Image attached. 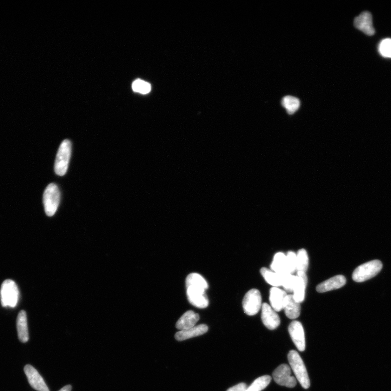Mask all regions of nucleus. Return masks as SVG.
Instances as JSON below:
<instances>
[{"mask_svg":"<svg viewBox=\"0 0 391 391\" xmlns=\"http://www.w3.org/2000/svg\"><path fill=\"white\" fill-rule=\"evenodd\" d=\"M288 360L290 367L301 386L305 389L309 388L310 381L307 368L300 354L295 350H291L288 354Z\"/></svg>","mask_w":391,"mask_h":391,"instance_id":"1","label":"nucleus"},{"mask_svg":"<svg viewBox=\"0 0 391 391\" xmlns=\"http://www.w3.org/2000/svg\"><path fill=\"white\" fill-rule=\"evenodd\" d=\"M382 268V263L378 260L364 263L354 270L353 280L357 283L365 282L378 274Z\"/></svg>","mask_w":391,"mask_h":391,"instance_id":"2","label":"nucleus"},{"mask_svg":"<svg viewBox=\"0 0 391 391\" xmlns=\"http://www.w3.org/2000/svg\"><path fill=\"white\" fill-rule=\"evenodd\" d=\"M61 193L57 185L54 183L50 184L46 187L44 195L43 203L45 213L47 216H54L60 203Z\"/></svg>","mask_w":391,"mask_h":391,"instance_id":"3","label":"nucleus"},{"mask_svg":"<svg viewBox=\"0 0 391 391\" xmlns=\"http://www.w3.org/2000/svg\"><path fill=\"white\" fill-rule=\"evenodd\" d=\"M1 302L3 307L15 308L19 300V291L16 283L11 280H6L2 284Z\"/></svg>","mask_w":391,"mask_h":391,"instance_id":"4","label":"nucleus"},{"mask_svg":"<svg viewBox=\"0 0 391 391\" xmlns=\"http://www.w3.org/2000/svg\"><path fill=\"white\" fill-rule=\"evenodd\" d=\"M71 154V143L64 141L59 147L55 164L56 174L59 176L65 175L67 172Z\"/></svg>","mask_w":391,"mask_h":391,"instance_id":"5","label":"nucleus"},{"mask_svg":"<svg viewBox=\"0 0 391 391\" xmlns=\"http://www.w3.org/2000/svg\"><path fill=\"white\" fill-rule=\"evenodd\" d=\"M262 298L260 291L251 289L245 295L242 301L244 312L248 316H254L262 307Z\"/></svg>","mask_w":391,"mask_h":391,"instance_id":"6","label":"nucleus"},{"mask_svg":"<svg viewBox=\"0 0 391 391\" xmlns=\"http://www.w3.org/2000/svg\"><path fill=\"white\" fill-rule=\"evenodd\" d=\"M205 291L206 290L199 287H187V297L190 303L198 308H207L209 302Z\"/></svg>","mask_w":391,"mask_h":391,"instance_id":"7","label":"nucleus"},{"mask_svg":"<svg viewBox=\"0 0 391 391\" xmlns=\"http://www.w3.org/2000/svg\"><path fill=\"white\" fill-rule=\"evenodd\" d=\"M291 374V368L288 364H282L275 369L273 377L278 385L293 388L296 385L297 381Z\"/></svg>","mask_w":391,"mask_h":391,"instance_id":"8","label":"nucleus"},{"mask_svg":"<svg viewBox=\"0 0 391 391\" xmlns=\"http://www.w3.org/2000/svg\"><path fill=\"white\" fill-rule=\"evenodd\" d=\"M288 330L291 339L298 350L304 352L306 349V339L302 323L294 321L290 324Z\"/></svg>","mask_w":391,"mask_h":391,"instance_id":"9","label":"nucleus"},{"mask_svg":"<svg viewBox=\"0 0 391 391\" xmlns=\"http://www.w3.org/2000/svg\"><path fill=\"white\" fill-rule=\"evenodd\" d=\"M262 308V320L265 326L270 330L279 327L281 320L276 311L268 303H263Z\"/></svg>","mask_w":391,"mask_h":391,"instance_id":"10","label":"nucleus"},{"mask_svg":"<svg viewBox=\"0 0 391 391\" xmlns=\"http://www.w3.org/2000/svg\"><path fill=\"white\" fill-rule=\"evenodd\" d=\"M24 372L33 388L38 391H50L42 376L34 367L27 364L24 367Z\"/></svg>","mask_w":391,"mask_h":391,"instance_id":"11","label":"nucleus"},{"mask_svg":"<svg viewBox=\"0 0 391 391\" xmlns=\"http://www.w3.org/2000/svg\"><path fill=\"white\" fill-rule=\"evenodd\" d=\"M354 24L357 29L361 31L367 35L372 36L375 33L372 17L369 12H363L358 17H356Z\"/></svg>","mask_w":391,"mask_h":391,"instance_id":"12","label":"nucleus"},{"mask_svg":"<svg viewBox=\"0 0 391 391\" xmlns=\"http://www.w3.org/2000/svg\"><path fill=\"white\" fill-rule=\"evenodd\" d=\"M346 284V277L342 275H337L318 285L316 290L319 293H326L341 288Z\"/></svg>","mask_w":391,"mask_h":391,"instance_id":"13","label":"nucleus"},{"mask_svg":"<svg viewBox=\"0 0 391 391\" xmlns=\"http://www.w3.org/2000/svg\"><path fill=\"white\" fill-rule=\"evenodd\" d=\"M301 303L297 302L293 295H287L285 300L283 309L289 319L294 320L301 314Z\"/></svg>","mask_w":391,"mask_h":391,"instance_id":"14","label":"nucleus"},{"mask_svg":"<svg viewBox=\"0 0 391 391\" xmlns=\"http://www.w3.org/2000/svg\"><path fill=\"white\" fill-rule=\"evenodd\" d=\"M286 291L277 287L272 288L270 290V301L271 307L277 312L283 309L285 300L287 296Z\"/></svg>","mask_w":391,"mask_h":391,"instance_id":"15","label":"nucleus"},{"mask_svg":"<svg viewBox=\"0 0 391 391\" xmlns=\"http://www.w3.org/2000/svg\"><path fill=\"white\" fill-rule=\"evenodd\" d=\"M208 327L205 324H200L187 330H180L175 335V339L179 341H182L202 335L207 332Z\"/></svg>","mask_w":391,"mask_h":391,"instance_id":"16","label":"nucleus"},{"mask_svg":"<svg viewBox=\"0 0 391 391\" xmlns=\"http://www.w3.org/2000/svg\"><path fill=\"white\" fill-rule=\"evenodd\" d=\"M297 282L294 291V297L298 303H302L305 299L306 289L308 283V277L306 273L303 272H297Z\"/></svg>","mask_w":391,"mask_h":391,"instance_id":"17","label":"nucleus"},{"mask_svg":"<svg viewBox=\"0 0 391 391\" xmlns=\"http://www.w3.org/2000/svg\"><path fill=\"white\" fill-rule=\"evenodd\" d=\"M200 320V316L194 311L189 310L185 313L177 321L176 328L180 330L190 329L195 326Z\"/></svg>","mask_w":391,"mask_h":391,"instance_id":"18","label":"nucleus"},{"mask_svg":"<svg viewBox=\"0 0 391 391\" xmlns=\"http://www.w3.org/2000/svg\"><path fill=\"white\" fill-rule=\"evenodd\" d=\"M17 327L19 339L23 343L28 342L29 334L27 315L25 311H20L17 320Z\"/></svg>","mask_w":391,"mask_h":391,"instance_id":"19","label":"nucleus"},{"mask_svg":"<svg viewBox=\"0 0 391 391\" xmlns=\"http://www.w3.org/2000/svg\"><path fill=\"white\" fill-rule=\"evenodd\" d=\"M271 270L281 275L290 274L288 268L287 255L280 252L277 253L271 265Z\"/></svg>","mask_w":391,"mask_h":391,"instance_id":"20","label":"nucleus"},{"mask_svg":"<svg viewBox=\"0 0 391 391\" xmlns=\"http://www.w3.org/2000/svg\"><path fill=\"white\" fill-rule=\"evenodd\" d=\"M260 273L268 283L277 288L283 286L285 277L289 275L277 274L266 268H263L260 270Z\"/></svg>","mask_w":391,"mask_h":391,"instance_id":"21","label":"nucleus"},{"mask_svg":"<svg viewBox=\"0 0 391 391\" xmlns=\"http://www.w3.org/2000/svg\"><path fill=\"white\" fill-rule=\"evenodd\" d=\"M283 107L286 109L288 113L292 115L300 107V101L299 99L292 96H287L283 98L282 101Z\"/></svg>","mask_w":391,"mask_h":391,"instance_id":"22","label":"nucleus"},{"mask_svg":"<svg viewBox=\"0 0 391 391\" xmlns=\"http://www.w3.org/2000/svg\"><path fill=\"white\" fill-rule=\"evenodd\" d=\"M309 267V257L305 249H301L296 254V271L306 273Z\"/></svg>","mask_w":391,"mask_h":391,"instance_id":"23","label":"nucleus"},{"mask_svg":"<svg viewBox=\"0 0 391 391\" xmlns=\"http://www.w3.org/2000/svg\"><path fill=\"white\" fill-rule=\"evenodd\" d=\"M186 288L189 286H196L204 288L207 290L209 286L207 282L201 275L196 273H192L189 275L187 278Z\"/></svg>","mask_w":391,"mask_h":391,"instance_id":"24","label":"nucleus"},{"mask_svg":"<svg viewBox=\"0 0 391 391\" xmlns=\"http://www.w3.org/2000/svg\"><path fill=\"white\" fill-rule=\"evenodd\" d=\"M272 377L270 375H264L258 377L251 385L247 387L246 391H261L270 384Z\"/></svg>","mask_w":391,"mask_h":391,"instance_id":"25","label":"nucleus"},{"mask_svg":"<svg viewBox=\"0 0 391 391\" xmlns=\"http://www.w3.org/2000/svg\"><path fill=\"white\" fill-rule=\"evenodd\" d=\"M297 276L289 274L285 277L283 287L287 293H294L297 282Z\"/></svg>","mask_w":391,"mask_h":391,"instance_id":"26","label":"nucleus"},{"mask_svg":"<svg viewBox=\"0 0 391 391\" xmlns=\"http://www.w3.org/2000/svg\"><path fill=\"white\" fill-rule=\"evenodd\" d=\"M132 88L135 92H139L142 94H147L151 90V86L147 82L141 80V79H137L133 83Z\"/></svg>","mask_w":391,"mask_h":391,"instance_id":"27","label":"nucleus"},{"mask_svg":"<svg viewBox=\"0 0 391 391\" xmlns=\"http://www.w3.org/2000/svg\"><path fill=\"white\" fill-rule=\"evenodd\" d=\"M287 260L289 273L293 275L296 271V254L292 251H289L287 255Z\"/></svg>","mask_w":391,"mask_h":391,"instance_id":"28","label":"nucleus"},{"mask_svg":"<svg viewBox=\"0 0 391 391\" xmlns=\"http://www.w3.org/2000/svg\"><path fill=\"white\" fill-rule=\"evenodd\" d=\"M380 54L384 57L391 58V39H385L379 46Z\"/></svg>","mask_w":391,"mask_h":391,"instance_id":"29","label":"nucleus"},{"mask_svg":"<svg viewBox=\"0 0 391 391\" xmlns=\"http://www.w3.org/2000/svg\"><path fill=\"white\" fill-rule=\"evenodd\" d=\"M247 387L246 383H240L229 388L227 391H246Z\"/></svg>","mask_w":391,"mask_h":391,"instance_id":"30","label":"nucleus"},{"mask_svg":"<svg viewBox=\"0 0 391 391\" xmlns=\"http://www.w3.org/2000/svg\"><path fill=\"white\" fill-rule=\"evenodd\" d=\"M72 389V386L70 385H66L63 387L59 391H71Z\"/></svg>","mask_w":391,"mask_h":391,"instance_id":"31","label":"nucleus"}]
</instances>
